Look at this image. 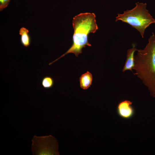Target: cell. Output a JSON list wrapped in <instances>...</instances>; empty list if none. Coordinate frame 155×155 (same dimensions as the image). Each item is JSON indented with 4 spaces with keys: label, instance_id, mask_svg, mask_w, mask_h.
<instances>
[{
    "label": "cell",
    "instance_id": "1",
    "mask_svg": "<svg viewBox=\"0 0 155 155\" xmlns=\"http://www.w3.org/2000/svg\"><path fill=\"white\" fill-rule=\"evenodd\" d=\"M134 55L135 74L147 87L155 98V35L153 32L143 49H137Z\"/></svg>",
    "mask_w": 155,
    "mask_h": 155
},
{
    "label": "cell",
    "instance_id": "2",
    "mask_svg": "<svg viewBox=\"0 0 155 155\" xmlns=\"http://www.w3.org/2000/svg\"><path fill=\"white\" fill-rule=\"evenodd\" d=\"M72 25L74 33L71 46L65 53L50 63L49 65L69 53H73L78 57L82 53L83 48L86 45L91 46L88 41V35L90 33H95L98 29L95 14L90 13H80L73 18Z\"/></svg>",
    "mask_w": 155,
    "mask_h": 155
},
{
    "label": "cell",
    "instance_id": "3",
    "mask_svg": "<svg viewBox=\"0 0 155 155\" xmlns=\"http://www.w3.org/2000/svg\"><path fill=\"white\" fill-rule=\"evenodd\" d=\"M135 5L132 9L125 11L122 14L118 13L115 21L121 20L128 24L136 29L143 38L146 29L155 23V20L146 9V3L137 2Z\"/></svg>",
    "mask_w": 155,
    "mask_h": 155
},
{
    "label": "cell",
    "instance_id": "4",
    "mask_svg": "<svg viewBox=\"0 0 155 155\" xmlns=\"http://www.w3.org/2000/svg\"><path fill=\"white\" fill-rule=\"evenodd\" d=\"M31 146L32 155H59L58 142L53 136H34Z\"/></svg>",
    "mask_w": 155,
    "mask_h": 155
},
{
    "label": "cell",
    "instance_id": "5",
    "mask_svg": "<svg viewBox=\"0 0 155 155\" xmlns=\"http://www.w3.org/2000/svg\"><path fill=\"white\" fill-rule=\"evenodd\" d=\"M132 104V102L128 100L120 102L117 105V110L119 116L124 119H129L132 118L135 113Z\"/></svg>",
    "mask_w": 155,
    "mask_h": 155
},
{
    "label": "cell",
    "instance_id": "6",
    "mask_svg": "<svg viewBox=\"0 0 155 155\" xmlns=\"http://www.w3.org/2000/svg\"><path fill=\"white\" fill-rule=\"evenodd\" d=\"M137 50L135 44H133L132 48L128 49L127 52L126 60L122 72L130 70L133 73V69L134 66V53Z\"/></svg>",
    "mask_w": 155,
    "mask_h": 155
},
{
    "label": "cell",
    "instance_id": "7",
    "mask_svg": "<svg viewBox=\"0 0 155 155\" xmlns=\"http://www.w3.org/2000/svg\"><path fill=\"white\" fill-rule=\"evenodd\" d=\"M79 79L81 88L84 90H86L91 85L93 77L92 74L87 71L86 73L82 75Z\"/></svg>",
    "mask_w": 155,
    "mask_h": 155
},
{
    "label": "cell",
    "instance_id": "8",
    "mask_svg": "<svg viewBox=\"0 0 155 155\" xmlns=\"http://www.w3.org/2000/svg\"><path fill=\"white\" fill-rule=\"evenodd\" d=\"M29 33V30L24 27L21 28L19 30L21 43L26 47L29 46L31 42V38Z\"/></svg>",
    "mask_w": 155,
    "mask_h": 155
},
{
    "label": "cell",
    "instance_id": "9",
    "mask_svg": "<svg viewBox=\"0 0 155 155\" xmlns=\"http://www.w3.org/2000/svg\"><path fill=\"white\" fill-rule=\"evenodd\" d=\"M41 84L43 87L45 89L51 88L54 84L53 78L49 76H46L43 78L41 81Z\"/></svg>",
    "mask_w": 155,
    "mask_h": 155
},
{
    "label": "cell",
    "instance_id": "10",
    "mask_svg": "<svg viewBox=\"0 0 155 155\" xmlns=\"http://www.w3.org/2000/svg\"><path fill=\"white\" fill-rule=\"evenodd\" d=\"M10 0H0V11H2L8 5Z\"/></svg>",
    "mask_w": 155,
    "mask_h": 155
}]
</instances>
